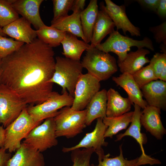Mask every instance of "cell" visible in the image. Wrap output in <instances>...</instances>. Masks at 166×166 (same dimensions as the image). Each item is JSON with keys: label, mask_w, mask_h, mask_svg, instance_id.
<instances>
[{"label": "cell", "mask_w": 166, "mask_h": 166, "mask_svg": "<svg viewBox=\"0 0 166 166\" xmlns=\"http://www.w3.org/2000/svg\"><path fill=\"white\" fill-rule=\"evenodd\" d=\"M54 56L53 48L38 38L24 43L2 59L1 83L27 105L43 102L53 91V84L49 81L54 71Z\"/></svg>", "instance_id": "6da1fadb"}, {"label": "cell", "mask_w": 166, "mask_h": 166, "mask_svg": "<svg viewBox=\"0 0 166 166\" xmlns=\"http://www.w3.org/2000/svg\"><path fill=\"white\" fill-rule=\"evenodd\" d=\"M86 52L81 61L82 66L100 81L108 80L117 71L116 59L109 53L91 47Z\"/></svg>", "instance_id": "7a4b0ae2"}, {"label": "cell", "mask_w": 166, "mask_h": 166, "mask_svg": "<svg viewBox=\"0 0 166 166\" xmlns=\"http://www.w3.org/2000/svg\"><path fill=\"white\" fill-rule=\"evenodd\" d=\"M83 69L80 61L57 56L54 73L49 82L58 85L62 88V93L67 91L74 97L75 87Z\"/></svg>", "instance_id": "3957f363"}, {"label": "cell", "mask_w": 166, "mask_h": 166, "mask_svg": "<svg viewBox=\"0 0 166 166\" xmlns=\"http://www.w3.org/2000/svg\"><path fill=\"white\" fill-rule=\"evenodd\" d=\"M86 110L77 111L71 107H65L60 109L53 117L57 137H74L83 132L85 124Z\"/></svg>", "instance_id": "277c9868"}, {"label": "cell", "mask_w": 166, "mask_h": 166, "mask_svg": "<svg viewBox=\"0 0 166 166\" xmlns=\"http://www.w3.org/2000/svg\"><path fill=\"white\" fill-rule=\"evenodd\" d=\"M133 46L138 49L146 47L152 51L154 50L152 42L149 38L145 37L141 40H136L123 36L118 30H115L104 42L96 47L105 53H115L118 57L117 61L121 62L125 59L128 52Z\"/></svg>", "instance_id": "5b68a950"}, {"label": "cell", "mask_w": 166, "mask_h": 166, "mask_svg": "<svg viewBox=\"0 0 166 166\" xmlns=\"http://www.w3.org/2000/svg\"><path fill=\"white\" fill-rule=\"evenodd\" d=\"M27 107L13 122L6 127L3 148L9 152H15L21 144V141L34 127L42 122H35L28 113Z\"/></svg>", "instance_id": "8992f818"}, {"label": "cell", "mask_w": 166, "mask_h": 166, "mask_svg": "<svg viewBox=\"0 0 166 166\" xmlns=\"http://www.w3.org/2000/svg\"><path fill=\"white\" fill-rule=\"evenodd\" d=\"M73 99L67 91L61 94L53 91L47 100L39 105H30L27 110L35 122H42L44 120L54 117L63 108L71 107Z\"/></svg>", "instance_id": "52a82bcc"}, {"label": "cell", "mask_w": 166, "mask_h": 166, "mask_svg": "<svg viewBox=\"0 0 166 166\" xmlns=\"http://www.w3.org/2000/svg\"><path fill=\"white\" fill-rule=\"evenodd\" d=\"M53 117H50L33 128L23 143L42 152L57 145L58 141Z\"/></svg>", "instance_id": "ba28073f"}, {"label": "cell", "mask_w": 166, "mask_h": 166, "mask_svg": "<svg viewBox=\"0 0 166 166\" xmlns=\"http://www.w3.org/2000/svg\"><path fill=\"white\" fill-rule=\"evenodd\" d=\"M28 105L5 85L0 84V124L6 128Z\"/></svg>", "instance_id": "9c48e42d"}, {"label": "cell", "mask_w": 166, "mask_h": 166, "mask_svg": "<svg viewBox=\"0 0 166 166\" xmlns=\"http://www.w3.org/2000/svg\"><path fill=\"white\" fill-rule=\"evenodd\" d=\"M100 87V81L96 78L88 73L82 74L75 87L71 109L77 111L84 110Z\"/></svg>", "instance_id": "30bf717a"}, {"label": "cell", "mask_w": 166, "mask_h": 166, "mask_svg": "<svg viewBox=\"0 0 166 166\" xmlns=\"http://www.w3.org/2000/svg\"><path fill=\"white\" fill-rule=\"evenodd\" d=\"M106 5L103 2L100 3V9L105 11L114 23L117 30H122L124 34L129 32L131 36L141 35L139 28L135 26L128 18L124 5H118L110 0H105Z\"/></svg>", "instance_id": "8fae6325"}, {"label": "cell", "mask_w": 166, "mask_h": 166, "mask_svg": "<svg viewBox=\"0 0 166 166\" xmlns=\"http://www.w3.org/2000/svg\"><path fill=\"white\" fill-rule=\"evenodd\" d=\"M107 126L103 123L102 118H99L94 129L91 132L86 133L85 136L77 144L70 147H63L62 151L67 152L77 149L84 148H93L98 157H101L105 155L102 147L106 146L108 143L105 140L104 135Z\"/></svg>", "instance_id": "7c38bea8"}, {"label": "cell", "mask_w": 166, "mask_h": 166, "mask_svg": "<svg viewBox=\"0 0 166 166\" xmlns=\"http://www.w3.org/2000/svg\"><path fill=\"white\" fill-rule=\"evenodd\" d=\"M12 7L36 29L45 24L41 18L39 8L43 0H9Z\"/></svg>", "instance_id": "4fadbf2b"}, {"label": "cell", "mask_w": 166, "mask_h": 166, "mask_svg": "<svg viewBox=\"0 0 166 166\" xmlns=\"http://www.w3.org/2000/svg\"><path fill=\"white\" fill-rule=\"evenodd\" d=\"M15 152L6 166H45L42 153L23 142Z\"/></svg>", "instance_id": "5bb4252c"}, {"label": "cell", "mask_w": 166, "mask_h": 166, "mask_svg": "<svg viewBox=\"0 0 166 166\" xmlns=\"http://www.w3.org/2000/svg\"><path fill=\"white\" fill-rule=\"evenodd\" d=\"M70 15L51 21V26L63 31L69 33L80 37L85 42L83 34L80 19V14L83 10L81 5L74 0Z\"/></svg>", "instance_id": "9a60e30c"}, {"label": "cell", "mask_w": 166, "mask_h": 166, "mask_svg": "<svg viewBox=\"0 0 166 166\" xmlns=\"http://www.w3.org/2000/svg\"><path fill=\"white\" fill-rule=\"evenodd\" d=\"M31 24L22 17L2 27V31L3 34L7 35L16 41L29 44L37 37L36 30L32 28Z\"/></svg>", "instance_id": "2e32d148"}, {"label": "cell", "mask_w": 166, "mask_h": 166, "mask_svg": "<svg viewBox=\"0 0 166 166\" xmlns=\"http://www.w3.org/2000/svg\"><path fill=\"white\" fill-rule=\"evenodd\" d=\"M134 110L131 124L128 129L123 133H120L117 136L116 141L121 140L124 137L130 136L133 137L139 144L142 151L141 157L143 159L150 162L152 165L159 164V160L152 158L146 155L143 147L145 143V136L140 132L141 124L140 117L142 113L141 108L136 104L134 105Z\"/></svg>", "instance_id": "e0dca14e"}, {"label": "cell", "mask_w": 166, "mask_h": 166, "mask_svg": "<svg viewBox=\"0 0 166 166\" xmlns=\"http://www.w3.org/2000/svg\"><path fill=\"white\" fill-rule=\"evenodd\" d=\"M160 113V109L147 105L142 111L140 117L141 125L159 140L162 139L166 132L161 121Z\"/></svg>", "instance_id": "ac0fdd59"}, {"label": "cell", "mask_w": 166, "mask_h": 166, "mask_svg": "<svg viewBox=\"0 0 166 166\" xmlns=\"http://www.w3.org/2000/svg\"><path fill=\"white\" fill-rule=\"evenodd\" d=\"M148 105L165 110L166 109V82L156 80L140 89Z\"/></svg>", "instance_id": "d6986e66"}, {"label": "cell", "mask_w": 166, "mask_h": 166, "mask_svg": "<svg viewBox=\"0 0 166 166\" xmlns=\"http://www.w3.org/2000/svg\"><path fill=\"white\" fill-rule=\"evenodd\" d=\"M113 80L117 85L121 87L126 92L130 101L144 109L148 105L143 98L140 89L135 81L132 75L123 73L119 77H113Z\"/></svg>", "instance_id": "ffe728a7"}, {"label": "cell", "mask_w": 166, "mask_h": 166, "mask_svg": "<svg viewBox=\"0 0 166 166\" xmlns=\"http://www.w3.org/2000/svg\"><path fill=\"white\" fill-rule=\"evenodd\" d=\"M150 53L148 50L144 48H138L135 51L130 52L123 61H117L120 71L122 73L132 75L145 64L149 63L150 60L146 55Z\"/></svg>", "instance_id": "44dd1931"}, {"label": "cell", "mask_w": 166, "mask_h": 166, "mask_svg": "<svg viewBox=\"0 0 166 166\" xmlns=\"http://www.w3.org/2000/svg\"><path fill=\"white\" fill-rule=\"evenodd\" d=\"M106 116L114 117L129 112L133 104L128 97H123L117 91L112 88L107 91Z\"/></svg>", "instance_id": "7402d4cb"}, {"label": "cell", "mask_w": 166, "mask_h": 166, "mask_svg": "<svg viewBox=\"0 0 166 166\" xmlns=\"http://www.w3.org/2000/svg\"><path fill=\"white\" fill-rule=\"evenodd\" d=\"M107 91L103 89L98 92L86 106L85 124L89 126L95 119L106 117Z\"/></svg>", "instance_id": "603a6c76"}, {"label": "cell", "mask_w": 166, "mask_h": 166, "mask_svg": "<svg viewBox=\"0 0 166 166\" xmlns=\"http://www.w3.org/2000/svg\"><path fill=\"white\" fill-rule=\"evenodd\" d=\"M115 27L114 23L107 14L102 10H99L93 30L91 47H96L100 44L107 35L114 30Z\"/></svg>", "instance_id": "cb8c5ba5"}, {"label": "cell", "mask_w": 166, "mask_h": 166, "mask_svg": "<svg viewBox=\"0 0 166 166\" xmlns=\"http://www.w3.org/2000/svg\"><path fill=\"white\" fill-rule=\"evenodd\" d=\"M61 43L63 49L62 54L66 57L77 61H80L83 52L91 47L88 43L78 39L76 36L66 32Z\"/></svg>", "instance_id": "d4e9b609"}, {"label": "cell", "mask_w": 166, "mask_h": 166, "mask_svg": "<svg viewBox=\"0 0 166 166\" xmlns=\"http://www.w3.org/2000/svg\"><path fill=\"white\" fill-rule=\"evenodd\" d=\"M97 0H91L87 7L80 14L83 33L87 43L91 42L93 27L99 10Z\"/></svg>", "instance_id": "484cf974"}, {"label": "cell", "mask_w": 166, "mask_h": 166, "mask_svg": "<svg viewBox=\"0 0 166 166\" xmlns=\"http://www.w3.org/2000/svg\"><path fill=\"white\" fill-rule=\"evenodd\" d=\"M133 114V111L126 113L121 116L114 117H107L102 119L105 124L107 128L104 135L105 138L113 136L120 131L126 129L131 123Z\"/></svg>", "instance_id": "4316f807"}, {"label": "cell", "mask_w": 166, "mask_h": 166, "mask_svg": "<svg viewBox=\"0 0 166 166\" xmlns=\"http://www.w3.org/2000/svg\"><path fill=\"white\" fill-rule=\"evenodd\" d=\"M122 145L119 146L120 154L114 157L109 158L110 154L104 155L98 158V164L97 165L92 164V166H139L148 164V162L140 156L134 159L128 160L125 159L123 154Z\"/></svg>", "instance_id": "83f0119b"}, {"label": "cell", "mask_w": 166, "mask_h": 166, "mask_svg": "<svg viewBox=\"0 0 166 166\" xmlns=\"http://www.w3.org/2000/svg\"><path fill=\"white\" fill-rule=\"evenodd\" d=\"M38 38L53 48L60 45L66 32L45 25L36 30Z\"/></svg>", "instance_id": "f1b7e54d"}, {"label": "cell", "mask_w": 166, "mask_h": 166, "mask_svg": "<svg viewBox=\"0 0 166 166\" xmlns=\"http://www.w3.org/2000/svg\"><path fill=\"white\" fill-rule=\"evenodd\" d=\"M9 0H0V27L2 28L19 18Z\"/></svg>", "instance_id": "f546056e"}, {"label": "cell", "mask_w": 166, "mask_h": 166, "mask_svg": "<svg viewBox=\"0 0 166 166\" xmlns=\"http://www.w3.org/2000/svg\"><path fill=\"white\" fill-rule=\"evenodd\" d=\"M70 152L72 166H90L91 156L94 150L93 148L73 149Z\"/></svg>", "instance_id": "4dcf8cb0"}, {"label": "cell", "mask_w": 166, "mask_h": 166, "mask_svg": "<svg viewBox=\"0 0 166 166\" xmlns=\"http://www.w3.org/2000/svg\"><path fill=\"white\" fill-rule=\"evenodd\" d=\"M132 75L140 89L152 81L158 80L153 69L149 65L143 67Z\"/></svg>", "instance_id": "1f68e13d"}, {"label": "cell", "mask_w": 166, "mask_h": 166, "mask_svg": "<svg viewBox=\"0 0 166 166\" xmlns=\"http://www.w3.org/2000/svg\"><path fill=\"white\" fill-rule=\"evenodd\" d=\"M74 0H53V17L52 22L68 15L72 10Z\"/></svg>", "instance_id": "d6a6232c"}, {"label": "cell", "mask_w": 166, "mask_h": 166, "mask_svg": "<svg viewBox=\"0 0 166 166\" xmlns=\"http://www.w3.org/2000/svg\"><path fill=\"white\" fill-rule=\"evenodd\" d=\"M24 43L0 34V58L2 59L19 48Z\"/></svg>", "instance_id": "836d02e7"}, {"label": "cell", "mask_w": 166, "mask_h": 166, "mask_svg": "<svg viewBox=\"0 0 166 166\" xmlns=\"http://www.w3.org/2000/svg\"><path fill=\"white\" fill-rule=\"evenodd\" d=\"M149 65L153 69L157 79L166 66V54L156 53L150 60Z\"/></svg>", "instance_id": "e575fe53"}, {"label": "cell", "mask_w": 166, "mask_h": 166, "mask_svg": "<svg viewBox=\"0 0 166 166\" xmlns=\"http://www.w3.org/2000/svg\"><path fill=\"white\" fill-rule=\"evenodd\" d=\"M149 30L152 34L156 42L166 45V21L158 25L150 27Z\"/></svg>", "instance_id": "d590c367"}, {"label": "cell", "mask_w": 166, "mask_h": 166, "mask_svg": "<svg viewBox=\"0 0 166 166\" xmlns=\"http://www.w3.org/2000/svg\"><path fill=\"white\" fill-rule=\"evenodd\" d=\"M160 0H135L142 7L156 13Z\"/></svg>", "instance_id": "8d00e7d4"}, {"label": "cell", "mask_w": 166, "mask_h": 166, "mask_svg": "<svg viewBox=\"0 0 166 166\" xmlns=\"http://www.w3.org/2000/svg\"><path fill=\"white\" fill-rule=\"evenodd\" d=\"M11 157L10 153L7 152L3 147L0 148V166H6L8 161Z\"/></svg>", "instance_id": "74e56055"}, {"label": "cell", "mask_w": 166, "mask_h": 166, "mask_svg": "<svg viewBox=\"0 0 166 166\" xmlns=\"http://www.w3.org/2000/svg\"><path fill=\"white\" fill-rule=\"evenodd\" d=\"M156 14L161 18L166 17V0H160Z\"/></svg>", "instance_id": "f35d334b"}, {"label": "cell", "mask_w": 166, "mask_h": 166, "mask_svg": "<svg viewBox=\"0 0 166 166\" xmlns=\"http://www.w3.org/2000/svg\"><path fill=\"white\" fill-rule=\"evenodd\" d=\"M5 137V130L2 126H0V147L3 146Z\"/></svg>", "instance_id": "ab89813d"}, {"label": "cell", "mask_w": 166, "mask_h": 166, "mask_svg": "<svg viewBox=\"0 0 166 166\" xmlns=\"http://www.w3.org/2000/svg\"><path fill=\"white\" fill-rule=\"evenodd\" d=\"M158 79L160 80L166 82V66H165L161 72Z\"/></svg>", "instance_id": "60d3db41"}, {"label": "cell", "mask_w": 166, "mask_h": 166, "mask_svg": "<svg viewBox=\"0 0 166 166\" xmlns=\"http://www.w3.org/2000/svg\"><path fill=\"white\" fill-rule=\"evenodd\" d=\"M160 48L161 49L162 53L166 54V45L163 43H161Z\"/></svg>", "instance_id": "b9f144b4"}, {"label": "cell", "mask_w": 166, "mask_h": 166, "mask_svg": "<svg viewBox=\"0 0 166 166\" xmlns=\"http://www.w3.org/2000/svg\"><path fill=\"white\" fill-rule=\"evenodd\" d=\"M2 59L0 58V84L1 82V79L2 74Z\"/></svg>", "instance_id": "7bdbcfd3"}, {"label": "cell", "mask_w": 166, "mask_h": 166, "mask_svg": "<svg viewBox=\"0 0 166 166\" xmlns=\"http://www.w3.org/2000/svg\"><path fill=\"white\" fill-rule=\"evenodd\" d=\"M0 34L3 35V34L2 33V28L0 27Z\"/></svg>", "instance_id": "ee69618b"}]
</instances>
